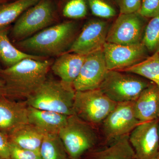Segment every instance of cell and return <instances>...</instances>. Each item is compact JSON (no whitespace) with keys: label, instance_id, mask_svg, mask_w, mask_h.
<instances>
[{"label":"cell","instance_id":"cell-6","mask_svg":"<svg viewBox=\"0 0 159 159\" xmlns=\"http://www.w3.org/2000/svg\"><path fill=\"white\" fill-rule=\"evenodd\" d=\"M56 19L51 0H40L25 11L16 20L11 30L12 38L22 40L51 26Z\"/></svg>","mask_w":159,"mask_h":159},{"label":"cell","instance_id":"cell-29","mask_svg":"<svg viewBox=\"0 0 159 159\" xmlns=\"http://www.w3.org/2000/svg\"><path fill=\"white\" fill-rule=\"evenodd\" d=\"M142 0H119L120 13L139 12L142 6Z\"/></svg>","mask_w":159,"mask_h":159},{"label":"cell","instance_id":"cell-14","mask_svg":"<svg viewBox=\"0 0 159 159\" xmlns=\"http://www.w3.org/2000/svg\"><path fill=\"white\" fill-rule=\"evenodd\" d=\"M28 123V106L25 101L16 102L0 97V131L8 138Z\"/></svg>","mask_w":159,"mask_h":159},{"label":"cell","instance_id":"cell-30","mask_svg":"<svg viewBox=\"0 0 159 159\" xmlns=\"http://www.w3.org/2000/svg\"><path fill=\"white\" fill-rule=\"evenodd\" d=\"M0 159H11L10 142L8 137L0 131Z\"/></svg>","mask_w":159,"mask_h":159},{"label":"cell","instance_id":"cell-3","mask_svg":"<svg viewBox=\"0 0 159 159\" xmlns=\"http://www.w3.org/2000/svg\"><path fill=\"white\" fill-rule=\"evenodd\" d=\"M76 91L60 80H47L25 99L27 105L69 116L74 114Z\"/></svg>","mask_w":159,"mask_h":159},{"label":"cell","instance_id":"cell-16","mask_svg":"<svg viewBox=\"0 0 159 159\" xmlns=\"http://www.w3.org/2000/svg\"><path fill=\"white\" fill-rule=\"evenodd\" d=\"M136 116L143 122L159 117V87L151 82L141 93L134 103Z\"/></svg>","mask_w":159,"mask_h":159},{"label":"cell","instance_id":"cell-20","mask_svg":"<svg viewBox=\"0 0 159 159\" xmlns=\"http://www.w3.org/2000/svg\"><path fill=\"white\" fill-rule=\"evenodd\" d=\"M27 58L37 60L47 59V57L29 54L15 47L8 37V28L0 30V59L7 66H11Z\"/></svg>","mask_w":159,"mask_h":159},{"label":"cell","instance_id":"cell-34","mask_svg":"<svg viewBox=\"0 0 159 159\" xmlns=\"http://www.w3.org/2000/svg\"><path fill=\"white\" fill-rule=\"evenodd\" d=\"M158 120H159V122H158V130H159V117L158 118Z\"/></svg>","mask_w":159,"mask_h":159},{"label":"cell","instance_id":"cell-11","mask_svg":"<svg viewBox=\"0 0 159 159\" xmlns=\"http://www.w3.org/2000/svg\"><path fill=\"white\" fill-rule=\"evenodd\" d=\"M108 70H121L135 65L148 57V51L142 43L122 45L106 42L102 48Z\"/></svg>","mask_w":159,"mask_h":159},{"label":"cell","instance_id":"cell-28","mask_svg":"<svg viewBox=\"0 0 159 159\" xmlns=\"http://www.w3.org/2000/svg\"><path fill=\"white\" fill-rule=\"evenodd\" d=\"M139 13L146 18L159 15V0H142Z\"/></svg>","mask_w":159,"mask_h":159},{"label":"cell","instance_id":"cell-9","mask_svg":"<svg viewBox=\"0 0 159 159\" xmlns=\"http://www.w3.org/2000/svg\"><path fill=\"white\" fill-rule=\"evenodd\" d=\"M134 102L118 103L102 122V132L109 143L129 135L142 122L136 116Z\"/></svg>","mask_w":159,"mask_h":159},{"label":"cell","instance_id":"cell-19","mask_svg":"<svg viewBox=\"0 0 159 159\" xmlns=\"http://www.w3.org/2000/svg\"><path fill=\"white\" fill-rule=\"evenodd\" d=\"M45 133L36 126L28 123L8 137L9 142L20 148L39 151Z\"/></svg>","mask_w":159,"mask_h":159},{"label":"cell","instance_id":"cell-17","mask_svg":"<svg viewBox=\"0 0 159 159\" xmlns=\"http://www.w3.org/2000/svg\"><path fill=\"white\" fill-rule=\"evenodd\" d=\"M68 116L28 106L29 123L34 125L45 134H58L67 122Z\"/></svg>","mask_w":159,"mask_h":159},{"label":"cell","instance_id":"cell-12","mask_svg":"<svg viewBox=\"0 0 159 159\" xmlns=\"http://www.w3.org/2000/svg\"><path fill=\"white\" fill-rule=\"evenodd\" d=\"M108 71L102 49L88 54L73 88L75 91L99 89Z\"/></svg>","mask_w":159,"mask_h":159},{"label":"cell","instance_id":"cell-22","mask_svg":"<svg viewBox=\"0 0 159 159\" xmlns=\"http://www.w3.org/2000/svg\"><path fill=\"white\" fill-rule=\"evenodd\" d=\"M119 71L144 77L159 87V52L152 54L135 65Z\"/></svg>","mask_w":159,"mask_h":159},{"label":"cell","instance_id":"cell-4","mask_svg":"<svg viewBox=\"0 0 159 159\" xmlns=\"http://www.w3.org/2000/svg\"><path fill=\"white\" fill-rule=\"evenodd\" d=\"M151 82L136 74L111 70L107 71L99 89L117 103L134 102Z\"/></svg>","mask_w":159,"mask_h":159},{"label":"cell","instance_id":"cell-5","mask_svg":"<svg viewBox=\"0 0 159 159\" xmlns=\"http://www.w3.org/2000/svg\"><path fill=\"white\" fill-rule=\"evenodd\" d=\"M58 135L70 159H79L97 144L98 137L91 124L75 114L69 116Z\"/></svg>","mask_w":159,"mask_h":159},{"label":"cell","instance_id":"cell-25","mask_svg":"<svg viewBox=\"0 0 159 159\" xmlns=\"http://www.w3.org/2000/svg\"><path fill=\"white\" fill-rule=\"evenodd\" d=\"M65 17L73 19L82 18L87 14V6L85 0H70L64 7Z\"/></svg>","mask_w":159,"mask_h":159},{"label":"cell","instance_id":"cell-27","mask_svg":"<svg viewBox=\"0 0 159 159\" xmlns=\"http://www.w3.org/2000/svg\"><path fill=\"white\" fill-rule=\"evenodd\" d=\"M9 142L11 159H41L39 151L20 148Z\"/></svg>","mask_w":159,"mask_h":159},{"label":"cell","instance_id":"cell-13","mask_svg":"<svg viewBox=\"0 0 159 159\" xmlns=\"http://www.w3.org/2000/svg\"><path fill=\"white\" fill-rule=\"evenodd\" d=\"M109 29L108 24L104 21L91 20L83 28L67 52L86 56L102 49Z\"/></svg>","mask_w":159,"mask_h":159},{"label":"cell","instance_id":"cell-7","mask_svg":"<svg viewBox=\"0 0 159 159\" xmlns=\"http://www.w3.org/2000/svg\"><path fill=\"white\" fill-rule=\"evenodd\" d=\"M99 89L76 91L74 114L90 124L102 123L116 106Z\"/></svg>","mask_w":159,"mask_h":159},{"label":"cell","instance_id":"cell-18","mask_svg":"<svg viewBox=\"0 0 159 159\" xmlns=\"http://www.w3.org/2000/svg\"><path fill=\"white\" fill-rule=\"evenodd\" d=\"M89 159H136L133 148L124 136L109 143L105 147L94 150Z\"/></svg>","mask_w":159,"mask_h":159},{"label":"cell","instance_id":"cell-1","mask_svg":"<svg viewBox=\"0 0 159 159\" xmlns=\"http://www.w3.org/2000/svg\"><path fill=\"white\" fill-rule=\"evenodd\" d=\"M53 61L48 58H27L9 67L0 69V77L6 85L5 97L27 99L47 80Z\"/></svg>","mask_w":159,"mask_h":159},{"label":"cell","instance_id":"cell-23","mask_svg":"<svg viewBox=\"0 0 159 159\" xmlns=\"http://www.w3.org/2000/svg\"><path fill=\"white\" fill-rule=\"evenodd\" d=\"M41 159H66V152L58 134H45L40 148Z\"/></svg>","mask_w":159,"mask_h":159},{"label":"cell","instance_id":"cell-32","mask_svg":"<svg viewBox=\"0 0 159 159\" xmlns=\"http://www.w3.org/2000/svg\"><path fill=\"white\" fill-rule=\"evenodd\" d=\"M9 0H0V4L7 2H9Z\"/></svg>","mask_w":159,"mask_h":159},{"label":"cell","instance_id":"cell-26","mask_svg":"<svg viewBox=\"0 0 159 159\" xmlns=\"http://www.w3.org/2000/svg\"><path fill=\"white\" fill-rule=\"evenodd\" d=\"M92 13L97 17L109 19L116 16V9L106 0H87Z\"/></svg>","mask_w":159,"mask_h":159},{"label":"cell","instance_id":"cell-24","mask_svg":"<svg viewBox=\"0 0 159 159\" xmlns=\"http://www.w3.org/2000/svg\"><path fill=\"white\" fill-rule=\"evenodd\" d=\"M142 43L148 53L159 52V15L152 18L147 23Z\"/></svg>","mask_w":159,"mask_h":159},{"label":"cell","instance_id":"cell-35","mask_svg":"<svg viewBox=\"0 0 159 159\" xmlns=\"http://www.w3.org/2000/svg\"><path fill=\"white\" fill-rule=\"evenodd\" d=\"M66 159H70V158L67 157V158H66Z\"/></svg>","mask_w":159,"mask_h":159},{"label":"cell","instance_id":"cell-33","mask_svg":"<svg viewBox=\"0 0 159 159\" xmlns=\"http://www.w3.org/2000/svg\"><path fill=\"white\" fill-rule=\"evenodd\" d=\"M159 159V155L155 159Z\"/></svg>","mask_w":159,"mask_h":159},{"label":"cell","instance_id":"cell-2","mask_svg":"<svg viewBox=\"0 0 159 159\" xmlns=\"http://www.w3.org/2000/svg\"><path fill=\"white\" fill-rule=\"evenodd\" d=\"M76 24L73 22L60 23L16 42V45L39 56H58L68 51L76 38Z\"/></svg>","mask_w":159,"mask_h":159},{"label":"cell","instance_id":"cell-15","mask_svg":"<svg viewBox=\"0 0 159 159\" xmlns=\"http://www.w3.org/2000/svg\"><path fill=\"white\" fill-rule=\"evenodd\" d=\"M85 55L66 52L53 61L51 70L61 82L72 86L77 79L85 58Z\"/></svg>","mask_w":159,"mask_h":159},{"label":"cell","instance_id":"cell-10","mask_svg":"<svg viewBox=\"0 0 159 159\" xmlns=\"http://www.w3.org/2000/svg\"><path fill=\"white\" fill-rule=\"evenodd\" d=\"M158 119L142 122L129 135L136 159H154L159 155Z\"/></svg>","mask_w":159,"mask_h":159},{"label":"cell","instance_id":"cell-21","mask_svg":"<svg viewBox=\"0 0 159 159\" xmlns=\"http://www.w3.org/2000/svg\"><path fill=\"white\" fill-rule=\"evenodd\" d=\"M40 0H16L0 4V30L16 20L27 9Z\"/></svg>","mask_w":159,"mask_h":159},{"label":"cell","instance_id":"cell-8","mask_svg":"<svg viewBox=\"0 0 159 159\" xmlns=\"http://www.w3.org/2000/svg\"><path fill=\"white\" fill-rule=\"evenodd\" d=\"M145 19L138 12L120 13L109 29L106 42L122 45L141 43L147 25Z\"/></svg>","mask_w":159,"mask_h":159},{"label":"cell","instance_id":"cell-31","mask_svg":"<svg viewBox=\"0 0 159 159\" xmlns=\"http://www.w3.org/2000/svg\"><path fill=\"white\" fill-rule=\"evenodd\" d=\"M5 95H6L5 83L2 78H0V97H6Z\"/></svg>","mask_w":159,"mask_h":159}]
</instances>
